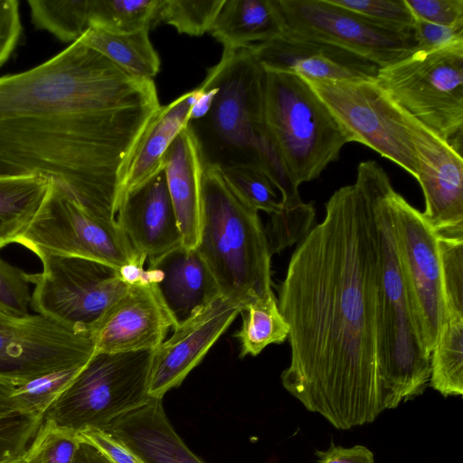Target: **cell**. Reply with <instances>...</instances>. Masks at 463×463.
Here are the masks:
<instances>
[{
  "label": "cell",
  "instance_id": "cell-1",
  "mask_svg": "<svg viewBox=\"0 0 463 463\" xmlns=\"http://www.w3.org/2000/svg\"><path fill=\"white\" fill-rule=\"evenodd\" d=\"M336 190L300 240L279 287L290 363L283 387L337 430L385 411L380 374L378 238L366 167Z\"/></svg>",
  "mask_w": 463,
  "mask_h": 463
},
{
  "label": "cell",
  "instance_id": "cell-2",
  "mask_svg": "<svg viewBox=\"0 0 463 463\" xmlns=\"http://www.w3.org/2000/svg\"><path fill=\"white\" fill-rule=\"evenodd\" d=\"M155 82L77 40L0 77V178L39 175L115 221L131 162L161 109Z\"/></svg>",
  "mask_w": 463,
  "mask_h": 463
},
{
  "label": "cell",
  "instance_id": "cell-3",
  "mask_svg": "<svg viewBox=\"0 0 463 463\" xmlns=\"http://www.w3.org/2000/svg\"><path fill=\"white\" fill-rule=\"evenodd\" d=\"M265 71L251 45L223 48L208 69L203 87L215 92L208 112L189 121L203 166L222 171L250 166L262 170L284 200L298 195L267 130L264 118Z\"/></svg>",
  "mask_w": 463,
  "mask_h": 463
},
{
  "label": "cell",
  "instance_id": "cell-4",
  "mask_svg": "<svg viewBox=\"0 0 463 463\" xmlns=\"http://www.w3.org/2000/svg\"><path fill=\"white\" fill-rule=\"evenodd\" d=\"M378 238L380 374L384 410L421 395L430 383V354L421 340L399 260L384 169L367 160Z\"/></svg>",
  "mask_w": 463,
  "mask_h": 463
},
{
  "label": "cell",
  "instance_id": "cell-5",
  "mask_svg": "<svg viewBox=\"0 0 463 463\" xmlns=\"http://www.w3.org/2000/svg\"><path fill=\"white\" fill-rule=\"evenodd\" d=\"M196 250L213 275L221 296L242 309L273 292L271 254L258 211L213 166H203Z\"/></svg>",
  "mask_w": 463,
  "mask_h": 463
},
{
  "label": "cell",
  "instance_id": "cell-6",
  "mask_svg": "<svg viewBox=\"0 0 463 463\" xmlns=\"http://www.w3.org/2000/svg\"><path fill=\"white\" fill-rule=\"evenodd\" d=\"M264 118L269 138L298 187L322 174L352 142L323 100L298 75L265 71Z\"/></svg>",
  "mask_w": 463,
  "mask_h": 463
},
{
  "label": "cell",
  "instance_id": "cell-7",
  "mask_svg": "<svg viewBox=\"0 0 463 463\" xmlns=\"http://www.w3.org/2000/svg\"><path fill=\"white\" fill-rule=\"evenodd\" d=\"M376 83L402 109L462 151L463 40L378 70Z\"/></svg>",
  "mask_w": 463,
  "mask_h": 463
},
{
  "label": "cell",
  "instance_id": "cell-8",
  "mask_svg": "<svg viewBox=\"0 0 463 463\" xmlns=\"http://www.w3.org/2000/svg\"><path fill=\"white\" fill-rule=\"evenodd\" d=\"M155 350L94 353L44 415L77 433L106 431L118 417L146 404Z\"/></svg>",
  "mask_w": 463,
  "mask_h": 463
},
{
  "label": "cell",
  "instance_id": "cell-9",
  "mask_svg": "<svg viewBox=\"0 0 463 463\" xmlns=\"http://www.w3.org/2000/svg\"><path fill=\"white\" fill-rule=\"evenodd\" d=\"M15 243L38 258L78 257L118 270L132 265L143 266L146 261L136 253L117 220L89 214L52 180L41 208Z\"/></svg>",
  "mask_w": 463,
  "mask_h": 463
},
{
  "label": "cell",
  "instance_id": "cell-10",
  "mask_svg": "<svg viewBox=\"0 0 463 463\" xmlns=\"http://www.w3.org/2000/svg\"><path fill=\"white\" fill-rule=\"evenodd\" d=\"M306 81L351 136L352 142L373 149L417 178L414 118L393 102L375 80Z\"/></svg>",
  "mask_w": 463,
  "mask_h": 463
},
{
  "label": "cell",
  "instance_id": "cell-11",
  "mask_svg": "<svg viewBox=\"0 0 463 463\" xmlns=\"http://www.w3.org/2000/svg\"><path fill=\"white\" fill-rule=\"evenodd\" d=\"M43 269L28 273L31 307L44 317L87 333L129 286L120 271L92 260L57 255L39 258Z\"/></svg>",
  "mask_w": 463,
  "mask_h": 463
},
{
  "label": "cell",
  "instance_id": "cell-12",
  "mask_svg": "<svg viewBox=\"0 0 463 463\" xmlns=\"http://www.w3.org/2000/svg\"><path fill=\"white\" fill-rule=\"evenodd\" d=\"M390 206L396 247L413 316L430 354L446 317L440 250L422 213L392 188Z\"/></svg>",
  "mask_w": 463,
  "mask_h": 463
},
{
  "label": "cell",
  "instance_id": "cell-13",
  "mask_svg": "<svg viewBox=\"0 0 463 463\" xmlns=\"http://www.w3.org/2000/svg\"><path fill=\"white\" fill-rule=\"evenodd\" d=\"M276 5L285 34L343 48L380 68L416 50L413 33L392 30L330 0H276Z\"/></svg>",
  "mask_w": 463,
  "mask_h": 463
},
{
  "label": "cell",
  "instance_id": "cell-14",
  "mask_svg": "<svg viewBox=\"0 0 463 463\" xmlns=\"http://www.w3.org/2000/svg\"><path fill=\"white\" fill-rule=\"evenodd\" d=\"M94 354L90 335L41 315L0 310V386L14 389L38 376L83 366Z\"/></svg>",
  "mask_w": 463,
  "mask_h": 463
},
{
  "label": "cell",
  "instance_id": "cell-15",
  "mask_svg": "<svg viewBox=\"0 0 463 463\" xmlns=\"http://www.w3.org/2000/svg\"><path fill=\"white\" fill-rule=\"evenodd\" d=\"M418 173L425 202L423 218L439 237H463V158L461 151L414 119Z\"/></svg>",
  "mask_w": 463,
  "mask_h": 463
},
{
  "label": "cell",
  "instance_id": "cell-16",
  "mask_svg": "<svg viewBox=\"0 0 463 463\" xmlns=\"http://www.w3.org/2000/svg\"><path fill=\"white\" fill-rule=\"evenodd\" d=\"M174 321L155 285L129 284L103 312L90 331L94 353L155 350Z\"/></svg>",
  "mask_w": 463,
  "mask_h": 463
},
{
  "label": "cell",
  "instance_id": "cell-17",
  "mask_svg": "<svg viewBox=\"0 0 463 463\" xmlns=\"http://www.w3.org/2000/svg\"><path fill=\"white\" fill-rule=\"evenodd\" d=\"M242 308L221 295L174 327L172 335L155 349L148 377V394L162 398L178 387Z\"/></svg>",
  "mask_w": 463,
  "mask_h": 463
},
{
  "label": "cell",
  "instance_id": "cell-18",
  "mask_svg": "<svg viewBox=\"0 0 463 463\" xmlns=\"http://www.w3.org/2000/svg\"><path fill=\"white\" fill-rule=\"evenodd\" d=\"M266 71L298 75L307 80H374L380 67L343 48L282 34L251 45Z\"/></svg>",
  "mask_w": 463,
  "mask_h": 463
},
{
  "label": "cell",
  "instance_id": "cell-19",
  "mask_svg": "<svg viewBox=\"0 0 463 463\" xmlns=\"http://www.w3.org/2000/svg\"><path fill=\"white\" fill-rule=\"evenodd\" d=\"M117 213L118 223L144 260L156 258L182 244L164 168L128 192Z\"/></svg>",
  "mask_w": 463,
  "mask_h": 463
},
{
  "label": "cell",
  "instance_id": "cell-20",
  "mask_svg": "<svg viewBox=\"0 0 463 463\" xmlns=\"http://www.w3.org/2000/svg\"><path fill=\"white\" fill-rule=\"evenodd\" d=\"M148 261L146 279L154 283L174 327L221 295L213 275L196 249L181 244Z\"/></svg>",
  "mask_w": 463,
  "mask_h": 463
},
{
  "label": "cell",
  "instance_id": "cell-21",
  "mask_svg": "<svg viewBox=\"0 0 463 463\" xmlns=\"http://www.w3.org/2000/svg\"><path fill=\"white\" fill-rule=\"evenodd\" d=\"M106 432L122 440L145 463H204L174 429L162 398H152L144 406L118 417Z\"/></svg>",
  "mask_w": 463,
  "mask_h": 463
},
{
  "label": "cell",
  "instance_id": "cell-22",
  "mask_svg": "<svg viewBox=\"0 0 463 463\" xmlns=\"http://www.w3.org/2000/svg\"><path fill=\"white\" fill-rule=\"evenodd\" d=\"M163 168L182 234V245L196 249L201 228L203 165L196 140L187 126L166 150Z\"/></svg>",
  "mask_w": 463,
  "mask_h": 463
},
{
  "label": "cell",
  "instance_id": "cell-23",
  "mask_svg": "<svg viewBox=\"0 0 463 463\" xmlns=\"http://www.w3.org/2000/svg\"><path fill=\"white\" fill-rule=\"evenodd\" d=\"M210 33L234 49L278 38L284 26L276 0H225Z\"/></svg>",
  "mask_w": 463,
  "mask_h": 463
},
{
  "label": "cell",
  "instance_id": "cell-24",
  "mask_svg": "<svg viewBox=\"0 0 463 463\" xmlns=\"http://www.w3.org/2000/svg\"><path fill=\"white\" fill-rule=\"evenodd\" d=\"M197 95L196 88L161 107L131 162L121 199L163 169L164 156L175 137L187 126L189 112Z\"/></svg>",
  "mask_w": 463,
  "mask_h": 463
},
{
  "label": "cell",
  "instance_id": "cell-25",
  "mask_svg": "<svg viewBox=\"0 0 463 463\" xmlns=\"http://www.w3.org/2000/svg\"><path fill=\"white\" fill-rule=\"evenodd\" d=\"M78 40L132 76L153 80L159 71L149 28L124 33L90 27Z\"/></svg>",
  "mask_w": 463,
  "mask_h": 463
},
{
  "label": "cell",
  "instance_id": "cell-26",
  "mask_svg": "<svg viewBox=\"0 0 463 463\" xmlns=\"http://www.w3.org/2000/svg\"><path fill=\"white\" fill-rule=\"evenodd\" d=\"M446 317L430 354L429 384L444 397L463 393V300L445 301Z\"/></svg>",
  "mask_w": 463,
  "mask_h": 463
},
{
  "label": "cell",
  "instance_id": "cell-27",
  "mask_svg": "<svg viewBox=\"0 0 463 463\" xmlns=\"http://www.w3.org/2000/svg\"><path fill=\"white\" fill-rule=\"evenodd\" d=\"M49 187L50 179L39 175L0 178V249L26 231Z\"/></svg>",
  "mask_w": 463,
  "mask_h": 463
},
{
  "label": "cell",
  "instance_id": "cell-28",
  "mask_svg": "<svg viewBox=\"0 0 463 463\" xmlns=\"http://www.w3.org/2000/svg\"><path fill=\"white\" fill-rule=\"evenodd\" d=\"M242 325L234 335L241 345L240 356L258 355L271 344H281L288 335L274 293L249 302L241 310Z\"/></svg>",
  "mask_w": 463,
  "mask_h": 463
},
{
  "label": "cell",
  "instance_id": "cell-29",
  "mask_svg": "<svg viewBox=\"0 0 463 463\" xmlns=\"http://www.w3.org/2000/svg\"><path fill=\"white\" fill-rule=\"evenodd\" d=\"M27 3L34 26L63 43L76 42L90 28L89 0H30Z\"/></svg>",
  "mask_w": 463,
  "mask_h": 463
},
{
  "label": "cell",
  "instance_id": "cell-30",
  "mask_svg": "<svg viewBox=\"0 0 463 463\" xmlns=\"http://www.w3.org/2000/svg\"><path fill=\"white\" fill-rule=\"evenodd\" d=\"M162 0H89L90 27L133 33L155 26Z\"/></svg>",
  "mask_w": 463,
  "mask_h": 463
},
{
  "label": "cell",
  "instance_id": "cell-31",
  "mask_svg": "<svg viewBox=\"0 0 463 463\" xmlns=\"http://www.w3.org/2000/svg\"><path fill=\"white\" fill-rule=\"evenodd\" d=\"M0 386V462L22 455L44 417L24 408Z\"/></svg>",
  "mask_w": 463,
  "mask_h": 463
},
{
  "label": "cell",
  "instance_id": "cell-32",
  "mask_svg": "<svg viewBox=\"0 0 463 463\" xmlns=\"http://www.w3.org/2000/svg\"><path fill=\"white\" fill-rule=\"evenodd\" d=\"M225 0H162L155 25H173L178 33L201 36L210 32Z\"/></svg>",
  "mask_w": 463,
  "mask_h": 463
},
{
  "label": "cell",
  "instance_id": "cell-33",
  "mask_svg": "<svg viewBox=\"0 0 463 463\" xmlns=\"http://www.w3.org/2000/svg\"><path fill=\"white\" fill-rule=\"evenodd\" d=\"M80 443L79 433L43 419L24 455L32 463H73Z\"/></svg>",
  "mask_w": 463,
  "mask_h": 463
},
{
  "label": "cell",
  "instance_id": "cell-34",
  "mask_svg": "<svg viewBox=\"0 0 463 463\" xmlns=\"http://www.w3.org/2000/svg\"><path fill=\"white\" fill-rule=\"evenodd\" d=\"M221 172L232 190L258 212L264 211L271 215L280 211L281 197L278 195L277 188L262 170L237 166Z\"/></svg>",
  "mask_w": 463,
  "mask_h": 463
},
{
  "label": "cell",
  "instance_id": "cell-35",
  "mask_svg": "<svg viewBox=\"0 0 463 463\" xmlns=\"http://www.w3.org/2000/svg\"><path fill=\"white\" fill-rule=\"evenodd\" d=\"M83 366L64 368L38 376L13 389L10 395L24 408L44 417Z\"/></svg>",
  "mask_w": 463,
  "mask_h": 463
},
{
  "label": "cell",
  "instance_id": "cell-36",
  "mask_svg": "<svg viewBox=\"0 0 463 463\" xmlns=\"http://www.w3.org/2000/svg\"><path fill=\"white\" fill-rule=\"evenodd\" d=\"M392 30L413 33L415 18L405 0H330Z\"/></svg>",
  "mask_w": 463,
  "mask_h": 463
},
{
  "label": "cell",
  "instance_id": "cell-37",
  "mask_svg": "<svg viewBox=\"0 0 463 463\" xmlns=\"http://www.w3.org/2000/svg\"><path fill=\"white\" fill-rule=\"evenodd\" d=\"M28 273L0 257V310L15 317L29 315Z\"/></svg>",
  "mask_w": 463,
  "mask_h": 463
},
{
  "label": "cell",
  "instance_id": "cell-38",
  "mask_svg": "<svg viewBox=\"0 0 463 463\" xmlns=\"http://www.w3.org/2000/svg\"><path fill=\"white\" fill-rule=\"evenodd\" d=\"M414 18L450 28H463V0H405Z\"/></svg>",
  "mask_w": 463,
  "mask_h": 463
},
{
  "label": "cell",
  "instance_id": "cell-39",
  "mask_svg": "<svg viewBox=\"0 0 463 463\" xmlns=\"http://www.w3.org/2000/svg\"><path fill=\"white\" fill-rule=\"evenodd\" d=\"M81 441L97 449L109 463H145L122 440L114 435L96 429L79 432Z\"/></svg>",
  "mask_w": 463,
  "mask_h": 463
},
{
  "label": "cell",
  "instance_id": "cell-40",
  "mask_svg": "<svg viewBox=\"0 0 463 463\" xmlns=\"http://www.w3.org/2000/svg\"><path fill=\"white\" fill-rule=\"evenodd\" d=\"M22 32L19 2L0 0V68L14 52Z\"/></svg>",
  "mask_w": 463,
  "mask_h": 463
},
{
  "label": "cell",
  "instance_id": "cell-41",
  "mask_svg": "<svg viewBox=\"0 0 463 463\" xmlns=\"http://www.w3.org/2000/svg\"><path fill=\"white\" fill-rule=\"evenodd\" d=\"M413 35L415 51H427L463 40V28L440 26L415 18Z\"/></svg>",
  "mask_w": 463,
  "mask_h": 463
},
{
  "label": "cell",
  "instance_id": "cell-42",
  "mask_svg": "<svg viewBox=\"0 0 463 463\" xmlns=\"http://www.w3.org/2000/svg\"><path fill=\"white\" fill-rule=\"evenodd\" d=\"M315 463H375L373 453L365 446H335L332 441L326 450L316 451Z\"/></svg>",
  "mask_w": 463,
  "mask_h": 463
},
{
  "label": "cell",
  "instance_id": "cell-43",
  "mask_svg": "<svg viewBox=\"0 0 463 463\" xmlns=\"http://www.w3.org/2000/svg\"><path fill=\"white\" fill-rule=\"evenodd\" d=\"M73 463H109L93 446L81 441Z\"/></svg>",
  "mask_w": 463,
  "mask_h": 463
},
{
  "label": "cell",
  "instance_id": "cell-44",
  "mask_svg": "<svg viewBox=\"0 0 463 463\" xmlns=\"http://www.w3.org/2000/svg\"><path fill=\"white\" fill-rule=\"evenodd\" d=\"M0 463H32V462L30 460H28L23 453L20 456L5 459Z\"/></svg>",
  "mask_w": 463,
  "mask_h": 463
}]
</instances>
